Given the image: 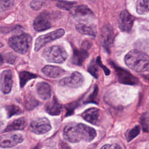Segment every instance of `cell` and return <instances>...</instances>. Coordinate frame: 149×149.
<instances>
[{
	"label": "cell",
	"mask_w": 149,
	"mask_h": 149,
	"mask_svg": "<svg viewBox=\"0 0 149 149\" xmlns=\"http://www.w3.org/2000/svg\"><path fill=\"white\" fill-rule=\"evenodd\" d=\"M63 136L65 139L71 143L90 142L95 137L96 132L93 127L83 123H70L63 128Z\"/></svg>",
	"instance_id": "1"
},
{
	"label": "cell",
	"mask_w": 149,
	"mask_h": 149,
	"mask_svg": "<svg viewBox=\"0 0 149 149\" xmlns=\"http://www.w3.org/2000/svg\"><path fill=\"white\" fill-rule=\"evenodd\" d=\"M126 65L137 72L149 71V56L139 50H132L125 56Z\"/></svg>",
	"instance_id": "2"
},
{
	"label": "cell",
	"mask_w": 149,
	"mask_h": 149,
	"mask_svg": "<svg viewBox=\"0 0 149 149\" xmlns=\"http://www.w3.org/2000/svg\"><path fill=\"white\" fill-rule=\"evenodd\" d=\"M42 56L49 62L62 63L66 59L68 54L62 47L52 45L44 50Z\"/></svg>",
	"instance_id": "3"
},
{
	"label": "cell",
	"mask_w": 149,
	"mask_h": 149,
	"mask_svg": "<svg viewBox=\"0 0 149 149\" xmlns=\"http://www.w3.org/2000/svg\"><path fill=\"white\" fill-rule=\"evenodd\" d=\"M30 39L29 34L22 33L10 37L8 40V44L15 52L24 54L28 51Z\"/></svg>",
	"instance_id": "4"
},
{
	"label": "cell",
	"mask_w": 149,
	"mask_h": 149,
	"mask_svg": "<svg viewBox=\"0 0 149 149\" xmlns=\"http://www.w3.org/2000/svg\"><path fill=\"white\" fill-rule=\"evenodd\" d=\"M64 34L65 30L62 29H59L46 34L39 36L38 38H37L35 41L34 50L36 51H39L47 44L62 37Z\"/></svg>",
	"instance_id": "5"
},
{
	"label": "cell",
	"mask_w": 149,
	"mask_h": 149,
	"mask_svg": "<svg viewBox=\"0 0 149 149\" xmlns=\"http://www.w3.org/2000/svg\"><path fill=\"white\" fill-rule=\"evenodd\" d=\"M29 128L31 132L36 134H42L51 129V125L47 118H37L31 122Z\"/></svg>",
	"instance_id": "6"
},
{
	"label": "cell",
	"mask_w": 149,
	"mask_h": 149,
	"mask_svg": "<svg viewBox=\"0 0 149 149\" xmlns=\"http://www.w3.org/2000/svg\"><path fill=\"white\" fill-rule=\"evenodd\" d=\"M23 136L19 133H10L0 136V147L11 148L23 141Z\"/></svg>",
	"instance_id": "7"
},
{
	"label": "cell",
	"mask_w": 149,
	"mask_h": 149,
	"mask_svg": "<svg viewBox=\"0 0 149 149\" xmlns=\"http://www.w3.org/2000/svg\"><path fill=\"white\" fill-rule=\"evenodd\" d=\"M112 65L115 70L119 82L125 84L130 85H134L138 83V79L132 74L129 72L120 67H118L115 64H112Z\"/></svg>",
	"instance_id": "8"
},
{
	"label": "cell",
	"mask_w": 149,
	"mask_h": 149,
	"mask_svg": "<svg viewBox=\"0 0 149 149\" xmlns=\"http://www.w3.org/2000/svg\"><path fill=\"white\" fill-rule=\"evenodd\" d=\"M114 31L109 24H105L101 29V40L104 47L107 50H109L114 41Z\"/></svg>",
	"instance_id": "9"
},
{
	"label": "cell",
	"mask_w": 149,
	"mask_h": 149,
	"mask_svg": "<svg viewBox=\"0 0 149 149\" xmlns=\"http://www.w3.org/2000/svg\"><path fill=\"white\" fill-rule=\"evenodd\" d=\"M84 82V77L78 72H74L70 76L61 79L59 84L63 86H66L72 88H77L80 87Z\"/></svg>",
	"instance_id": "10"
},
{
	"label": "cell",
	"mask_w": 149,
	"mask_h": 149,
	"mask_svg": "<svg viewBox=\"0 0 149 149\" xmlns=\"http://www.w3.org/2000/svg\"><path fill=\"white\" fill-rule=\"evenodd\" d=\"M33 27L37 31H42L51 27L49 16L47 12L40 13L33 22Z\"/></svg>",
	"instance_id": "11"
},
{
	"label": "cell",
	"mask_w": 149,
	"mask_h": 149,
	"mask_svg": "<svg viewBox=\"0 0 149 149\" xmlns=\"http://www.w3.org/2000/svg\"><path fill=\"white\" fill-rule=\"evenodd\" d=\"M135 18L126 10L121 12L118 21V26L122 31L129 32L132 30Z\"/></svg>",
	"instance_id": "12"
},
{
	"label": "cell",
	"mask_w": 149,
	"mask_h": 149,
	"mask_svg": "<svg viewBox=\"0 0 149 149\" xmlns=\"http://www.w3.org/2000/svg\"><path fill=\"white\" fill-rule=\"evenodd\" d=\"M1 90L4 94H8L10 92L13 85L12 73L10 70L3 71L1 77Z\"/></svg>",
	"instance_id": "13"
},
{
	"label": "cell",
	"mask_w": 149,
	"mask_h": 149,
	"mask_svg": "<svg viewBox=\"0 0 149 149\" xmlns=\"http://www.w3.org/2000/svg\"><path fill=\"white\" fill-rule=\"evenodd\" d=\"M83 118L88 122L98 125L100 118V111L96 108H89L82 113Z\"/></svg>",
	"instance_id": "14"
},
{
	"label": "cell",
	"mask_w": 149,
	"mask_h": 149,
	"mask_svg": "<svg viewBox=\"0 0 149 149\" xmlns=\"http://www.w3.org/2000/svg\"><path fill=\"white\" fill-rule=\"evenodd\" d=\"M41 71L43 74L51 78H58L65 73V70L61 67L52 65L44 66L41 69Z\"/></svg>",
	"instance_id": "15"
},
{
	"label": "cell",
	"mask_w": 149,
	"mask_h": 149,
	"mask_svg": "<svg viewBox=\"0 0 149 149\" xmlns=\"http://www.w3.org/2000/svg\"><path fill=\"white\" fill-rule=\"evenodd\" d=\"M45 110L49 115L52 116L59 115L62 111V105L59 102L56 97L48 102L45 105Z\"/></svg>",
	"instance_id": "16"
},
{
	"label": "cell",
	"mask_w": 149,
	"mask_h": 149,
	"mask_svg": "<svg viewBox=\"0 0 149 149\" xmlns=\"http://www.w3.org/2000/svg\"><path fill=\"white\" fill-rule=\"evenodd\" d=\"M27 125V122L26 118L22 117L16 119L12 120L11 122L8 124L5 129H4L5 132H9L15 130H23Z\"/></svg>",
	"instance_id": "17"
},
{
	"label": "cell",
	"mask_w": 149,
	"mask_h": 149,
	"mask_svg": "<svg viewBox=\"0 0 149 149\" xmlns=\"http://www.w3.org/2000/svg\"><path fill=\"white\" fill-rule=\"evenodd\" d=\"M36 91L38 97L42 100H48L51 95V88L46 82H39L36 85Z\"/></svg>",
	"instance_id": "18"
},
{
	"label": "cell",
	"mask_w": 149,
	"mask_h": 149,
	"mask_svg": "<svg viewBox=\"0 0 149 149\" xmlns=\"http://www.w3.org/2000/svg\"><path fill=\"white\" fill-rule=\"evenodd\" d=\"M88 56V53L84 49H74L72 58V63L76 65H81Z\"/></svg>",
	"instance_id": "19"
},
{
	"label": "cell",
	"mask_w": 149,
	"mask_h": 149,
	"mask_svg": "<svg viewBox=\"0 0 149 149\" xmlns=\"http://www.w3.org/2000/svg\"><path fill=\"white\" fill-rule=\"evenodd\" d=\"M76 30L81 34L95 36L97 34L96 27L93 24H87L85 23H79L76 26Z\"/></svg>",
	"instance_id": "20"
},
{
	"label": "cell",
	"mask_w": 149,
	"mask_h": 149,
	"mask_svg": "<svg viewBox=\"0 0 149 149\" xmlns=\"http://www.w3.org/2000/svg\"><path fill=\"white\" fill-rule=\"evenodd\" d=\"M19 76L20 80V86L21 87H23L29 80L37 77L36 74L27 71L20 72L19 73Z\"/></svg>",
	"instance_id": "21"
},
{
	"label": "cell",
	"mask_w": 149,
	"mask_h": 149,
	"mask_svg": "<svg viewBox=\"0 0 149 149\" xmlns=\"http://www.w3.org/2000/svg\"><path fill=\"white\" fill-rule=\"evenodd\" d=\"M137 13L145 15L149 12V0H137L136 5Z\"/></svg>",
	"instance_id": "22"
},
{
	"label": "cell",
	"mask_w": 149,
	"mask_h": 149,
	"mask_svg": "<svg viewBox=\"0 0 149 149\" xmlns=\"http://www.w3.org/2000/svg\"><path fill=\"white\" fill-rule=\"evenodd\" d=\"M38 105V101L33 95L29 94L25 95L24 98V105L27 110H31Z\"/></svg>",
	"instance_id": "23"
},
{
	"label": "cell",
	"mask_w": 149,
	"mask_h": 149,
	"mask_svg": "<svg viewBox=\"0 0 149 149\" xmlns=\"http://www.w3.org/2000/svg\"><path fill=\"white\" fill-rule=\"evenodd\" d=\"M5 109L6 111L8 118H11L14 115H17L22 113V109L19 107L15 104L8 105L5 107Z\"/></svg>",
	"instance_id": "24"
},
{
	"label": "cell",
	"mask_w": 149,
	"mask_h": 149,
	"mask_svg": "<svg viewBox=\"0 0 149 149\" xmlns=\"http://www.w3.org/2000/svg\"><path fill=\"white\" fill-rule=\"evenodd\" d=\"M75 14L78 16H88L93 14L92 11L85 5L77 6L75 9Z\"/></svg>",
	"instance_id": "25"
},
{
	"label": "cell",
	"mask_w": 149,
	"mask_h": 149,
	"mask_svg": "<svg viewBox=\"0 0 149 149\" xmlns=\"http://www.w3.org/2000/svg\"><path fill=\"white\" fill-rule=\"evenodd\" d=\"M140 132V127L139 126L136 125L133 128L128 130L126 133V138L127 141H130L136 137H137Z\"/></svg>",
	"instance_id": "26"
},
{
	"label": "cell",
	"mask_w": 149,
	"mask_h": 149,
	"mask_svg": "<svg viewBox=\"0 0 149 149\" xmlns=\"http://www.w3.org/2000/svg\"><path fill=\"white\" fill-rule=\"evenodd\" d=\"M76 4L75 2H70L67 1H58L56 3V6L59 9L65 10H70Z\"/></svg>",
	"instance_id": "27"
},
{
	"label": "cell",
	"mask_w": 149,
	"mask_h": 149,
	"mask_svg": "<svg viewBox=\"0 0 149 149\" xmlns=\"http://www.w3.org/2000/svg\"><path fill=\"white\" fill-rule=\"evenodd\" d=\"M15 0H0V12L10 9L14 5Z\"/></svg>",
	"instance_id": "28"
},
{
	"label": "cell",
	"mask_w": 149,
	"mask_h": 149,
	"mask_svg": "<svg viewBox=\"0 0 149 149\" xmlns=\"http://www.w3.org/2000/svg\"><path fill=\"white\" fill-rule=\"evenodd\" d=\"M140 123L144 132H149V112L143 113L140 118Z\"/></svg>",
	"instance_id": "29"
},
{
	"label": "cell",
	"mask_w": 149,
	"mask_h": 149,
	"mask_svg": "<svg viewBox=\"0 0 149 149\" xmlns=\"http://www.w3.org/2000/svg\"><path fill=\"white\" fill-rule=\"evenodd\" d=\"M88 71L89 73L95 78H98V69L97 65V62L94 60H92L88 66Z\"/></svg>",
	"instance_id": "30"
},
{
	"label": "cell",
	"mask_w": 149,
	"mask_h": 149,
	"mask_svg": "<svg viewBox=\"0 0 149 149\" xmlns=\"http://www.w3.org/2000/svg\"><path fill=\"white\" fill-rule=\"evenodd\" d=\"M46 1L47 0H33L30 3V6L33 10H38L42 8Z\"/></svg>",
	"instance_id": "31"
},
{
	"label": "cell",
	"mask_w": 149,
	"mask_h": 149,
	"mask_svg": "<svg viewBox=\"0 0 149 149\" xmlns=\"http://www.w3.org/2000/svg\"><path fill=\"white\" fill-rule=\"evenodd\" d=\"M4 58L6 62L8 63H10V64H13L15 62V61L16 59V56L12 54V53H8L7 54H6Z\"/></svg>",
	"instance_id": "32"
},
{
	"label": "cell",
	"mask_w": 149,
	"mask_h": 149,
	"mask_svg": "<svg viewBox=\"0 0 149 149\" xmlns=\"http://www.w3.org/2000/svg\"><path fill=\"white\" fill-rule=\"evenodd\" d=\"M101 149H122L120 146L117 144H105L103 146Z\"/></svg>",
	"instance_id": "33"
},
{
	"label": "cell",
	"mask_w": 149,
	"mask_h": 149,
	"mask_svg": "<svg viewBox=\"0 0 149 149\" xmlns=\"http://www.w3.org/2000/svg\"><path fill=\"white\" fill-rule=\"evenodd\" d=\"M96 62H97V63L100 66V67H101V68H102V69L104 70V73H105L106 75L109 74V73H110L109 70L108 68H107L105 66H104V65H102V62H101V59H100V58L99 56L97 58Z\"/></svg>",
	"instance_id": "34"
},
{
	"label": "cell",
	"mask_w": 149,
	"mask_h": 149,
	"mask_svg": "<svg viewBox=\"0 0 149 149\" xmlns=\"http://www.w3.org/2000/svg\"><path fill=\"white\" fill-rule=\"evenodd\" d=\"M91 42L87 40L84 41L82 44V48L86 51L87 49H89L91 47Z\"/></svg>",
	"instance_id": "35"
},
{
	"label": "cell",
	"mask_w": 149,
	"mask_h": 149,
	"mask_svg": "<svg viewBox=\"0 0 149 149\" xmlns=\"http://www.w3.org/2000/svg\"><path fill=\"white\" fill-rule=\"evenodd\" d=\"M3 62V58L2 56V55L0 54V66H1L2 65Z\"/></svg>",
	"instance_id": "36"
},
{
	"label": "cell",
	"mask_w": 149,
	"mask_h": 149,
	"mask_svg": "<svg viewBox=\"0 0 149 149\" xmlns=\"http://www.w3.org/2000/svg\"><path fill=\"white\" fill-rule=\"evenodd\" d=\"M2 47H3V44L2 42H1L0 41V48H2Z\"/></svg>",
	"instance_id": "37"
}]
</instances>
